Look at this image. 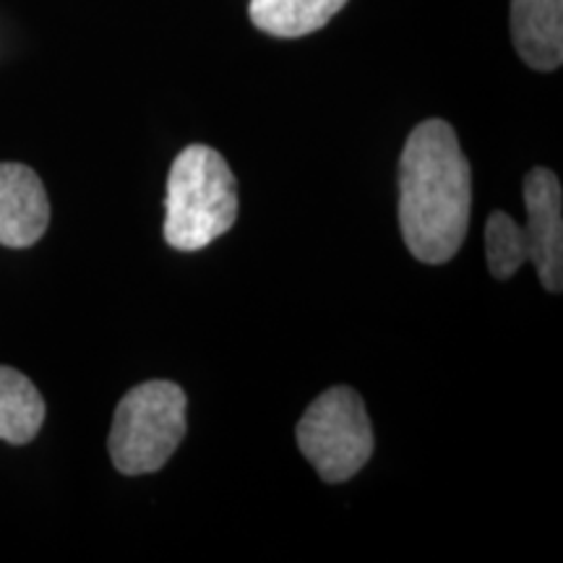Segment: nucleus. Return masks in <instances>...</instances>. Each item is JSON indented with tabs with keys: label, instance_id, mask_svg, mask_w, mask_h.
<instances>
[{
	"label": "nucleus",
	"instance_id": "nucleus-1",
	"mask_svg": "<svg viewBox=\"0 0 563 563\" xmlns=\"http://www.w3.org/2000/svg\"><path fill=\"white\" fill-rule=\"evenodd\" d=\"M473 211V173L446 121L420 123L399 159V228L422 264H446L462 249Z\"/></svg>",
	"mask_w": 563,
	"mask_h": 563
},
{
	"label": "nucleus",
	"instance_id": "nucleus-2",
	"mask_svg": "<svg viewBox=\"0 0 563 563\" xmlns=\"http://www.w3.org/2000/svg\"><path fill=\"white\" fill-rule=\"evenodd\" d=\"M238 220V183L211 146L191 144L167 175L165 241L178 251L207 249Z\"/></svg>",
	"mask_w": 563,
	"mask_h": 563
},
{
	"label": "nucleus",
	"instance_id": "nucleus-3",
	"mask_svg": "<svg viewBox=\"0 0 563 563\" xmlns=\"http://www.w3.org/2000/svg\"><path fill=\"white\" fill-rule=\"evenodd\" d=\"M183 435L186 394L173 382H146L118 402L108 452L121 475H150L165 467Z\"/></svg>",
	"mask_w": 563,
	"mask_h": 563
},
{
	"label": "nucleus",
	"instance_id": "nucleus-4",
	"mask_svg": "<svg viewBox=\"0 0 563 563\" xmlns=\"http://www.w3.org/2000/svg\"><path fill=\"white\" fill-rule=\"evenodd\" d=\"M298 446L323 483H344L373 454V428L361 394L350 386L323 391L298 422Z\"/></svg>",
	"mask_w": 563,
	"mask_h": 563
},
{
	"label": "nucleus",
	"instance_id": "nucleus-5",
	"mask_svg": "<svg viewBox=\"0 0 563 563\" xmlns=\"http://www.w3.org/2000/svg\"><path fill=\"white\" fill-rule=\"evenodd\" d=\"M525 207L530 262L545 290L559 295L563 290V196L559 175L545 167L527 173Z\"/></svg>",
	"mask_w": 563,
	"mask_h": 563
},
{
	"label": "nucleus",
	"instance_id": "nucleus-6",
	"mask_svg": "<svg viewBox=\"0 0 563 563\" xmlns=\"http://www.w3.org/2000/svg\"><path fill=\"white\" fill-rule=\"evenodd\" d=\"M47 224L51 201L40 175L19 162H0V245L30 249Z\"/></svg>",
	"mask_w": 563,
	"mask_h": 563
},
{
	"label": "nucleus",
	"instance_id": "nucleus-7",
	"mask_svg": "<svg viewBox=\"0 0 563 563\" xmlns=\"http://www.w3.org/2000/svg\"><path fill=\"white\" fill-rule=\"evenodd\" d=\"M511 40L530 68H559L563 60V0H511Z\"/></svg>",
	"mask_w": 563,
	"mask_h": 563
},
{
	"label": "nucleus",
	"instance_id": "nucleus-8",
	"mask_svg": "<svg viewBox=\"0 0 563 563\" xmlns=\"http://www.w3.org/2000/svg\"><path fill=\"white\" fill-rule=\"evenodd\" d=\"M347 0H251L249 13L256 30L272 37H306L327 26Z\"/></svg>",
	"mask_w": 563,
	"mask_h": 563
},
{
	"label": "nucleus",
	"instance_id": "nucleus-9",
	"mask_svg": "<svg viewBox=\"0 0 563 563\" xmlns=\"http://www.w3.org/2000/svg\"><path fill=\"white\" fill-rule=\"evenodd\" d=\"M45 422V399L24 373L0 365V441L24 446Z\"/></svg>",
	"mask_w": 563,
	"mask_h": 563
},
{
	"label": "nucleus",
	"instance_id": "nucleus-10",
	"mask_svg": "<svg viewBox=\"0 0 563 563\" xmlns=\"http://www.w3.org/2000/svg\"><path fill=\"white\" fill-rule=\"evenodd\" d=\"M485 256H488V269L496 279L514 277L519 266L530 262L525 228L514 222V217L506 211H493L485 222Z\"/></svg>",
	"mask_w": 563,
	"mask_h": 563
}]
</instances>
